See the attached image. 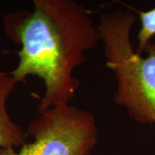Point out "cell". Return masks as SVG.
I'll return each mask as SVG.
<instances>
[{"instance_id": "4", "label": "cell", "mask_w": 155, "mask_h": 155, "mask_svg": "<svg viewBox=\"0 0 155 155\" xmlns=\"http://www.w3.org/2000/svg\"><path fill=\"white\" fill-rule=\"evenodd\" d=\"M17 84L11 72L0 71V148H19L28 137L21 126L14 122L6 109L8 97Z\"/></svg>"}, {"instance_id": "5", "label": "cell", "mask_w": 155, "mask_h": 155, "mask_svg": "<svg viewBox=\"0 0 155 155\" xmlns=\"http://www.w3.org/2000/svg\"><path fill=\"white\" fill-rule=\"evenodd\" d=\"M137 12L140 20V28L137 35L138 48L136 52L142 54L145 48L155 35V7L148 11H139Z\"/></svg>"}, {"instance_id": "3", "label": "cell", "mask_w": 155, "mask_h": 155, "mask_svg": "<svg viewBox=\"0 0 155 155\" xmlns=\"http://www.w3.org/2000/svg\"><path fill=\"white\" fill-rule=\"evenodd\" d=\"M33 137L19 149L0 148V155H90L98 140L95 116L76 106L64 105L40 112L29 123Z\"/></svg>"}, {"instance_id": "1", "label": "cell", "mask_w": 155, "mask_h": 155, "mask_svg": "<svg viewBox=\"0 0 155 155\" xmlns=\"http://www.w3.org/2000/svg\"><path fill=\"white\" fill-rule=\"evenodd\" d=\"M3 26L8 38L21 46L11 75L17 83L28 76L44 82L39 112L70 104L80 85L73 72L101 41L88 11L72 0H34L32 11L7 14Z\"/></svg>"}, {"instance_id": "2", "label": "cell", "mask_w": 155, "mask_h": 155, "mask_svg": "<svg viewBox=\"0 0 155 155\" xmlns=\"http://www.w3.org/2000/svg\"><path fill=\"white\" fill-rule=\"evenodd\" d=\"M135 21L129 12L110 11L99 17L97 28L106 66L116 77L114 102L140 124H155V43L147 45L146 57L134 50L130 34Z\"/></svg>"}]
</instances>
